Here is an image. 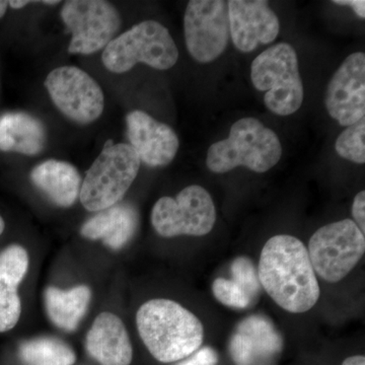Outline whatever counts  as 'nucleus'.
Instances as JSON below:
<instances>
[{"label":"nucleus","mask_w":365,"mask_h":365,"mask_svg":"<svg viewBox=\"0 0 365 365\" xmlns=\"http://www.w3.org/2000/svg\"><path fill=\"white\" fill-rule=\"evenodd\" d=\"M257 271L262 289L288 313H306L318 302V278L306 246L297 237L277 235L269 239Z\"/></svg>","instance_id":"f257e3e1"},{"label":"nucleus","mask_w":365,"mask_h":365,"mask_svg":"<svg viewBox=\"0 0 365 365\" xmlns=\"http://www.w3.org/2000/svg\"><path fill=\"white\" fill-rule=\"evenodd\" d=\"M136 326L148 351L163 364L187 359L203 344L200 319L174 300L144 302L137 312Z\"/></svg>","instance_id":"f03ea898"},{"label":"nucleus","mask_w":365,"mask_h":365,"mask_svg":"<svg viewBox=\"0 0 365 365\" xmlns=\"http://www.w3.org/2000/svg\"><path fill=\"white\" fill-rule=\"evenodd\" d=\"M281 155L282 146L275 132L256 118H242L232 125L228 138L209 148L206 165L215 174L237 167L266 173L277 165Z\"/></svg>","instance_id":"7ed1b4c3"},{"label":"nucleus","mask_w":365,"mask_h":365,"mask_svg":"<svg viewBox=\"0 0 365 365\" xmlns=\"http://www.w3.org/2000/svg\"><path fill=\"white\" fill-rule=\"evenodd\" d=\"M179 51L168 29L157 21H144L117 36L105 48L102 61L113 73H124L144 63L168 71L177 63Z\"/></svg>","instance_id":"20e7f679"},{"label":"nucleus","mask_w":365,"mask_h":365,"mask_svg":"<svg viewBox=\"0 0 365 365\" xmlns=\"http://www.w3.org/2000/svg\"><path fill=\"white\" fill-rule=\"evenodd\" d=\"M140 160L128 143L106 144L81 182L79 200L91 212L112 207L135 181Z\"/></svg>","instance_id":"39448f33"},{"label":"nucleus","mask_w":365,"mask_h":365,"mask_svg":"<svg viewBox=\"0 0 365 365\" xmlns=\"http://www.w3.org/2000/svg\"><path fill=\"white\" fill-rule=\"evenodd\" d=\"M255 88L266 91L264 104L279 116L294 114L304 102V85L294 48L287 43L271 46L255 58L251 67Z\"/></svg>","instance_id":"423d86ee"},{"label":"nucleus","mask_w":365,"mask_h":365,"mask_svg":"<svg viewBox=\"0 0 365 365\" xmlns=\"http://www.w3.org/2000/svg\"><path fill=\"white\" fill-rule=\"evenodd\" d=\"M307 249L316 275L327 282L337 283L361 260L365 237L353 220H343L319 228Z\"/></svg>","instance_id":"0eeeda50"},{"label":"nucleus","mask_w":365,"mask_h":365,"mask_svg":"<svg viewBox=\"0 0 365 365\" xmlns=\"http://www.w3.org/2000/svg\"><path fill=\"white\" fill-rule=\"evenodd\" d=\"M150 218L160 237H203L215 227L216 209L210 194L203 187L191 185L182 189L176 198L158 199Z\"/></svg>","instance_id":"6e6552de"},{"label":"nucleus","mask_w":365,"mask_h":365,"mask_svg":"<svg viewBox=\"0 0 365 365\" xmlns=\"http://www.w3.org/2000/svg\"><path fill=\"white\" fill-rule=\"evenodd\" d=\"M60 16L72 35L71 54L90 55L105 49L116 38L122 24L116 7L104 0L66 1Z\"/></svg>","instance_id":"1a4fd4ad"},{"label":"nucleus","mask_w":365,"mask_h":365,"mask_svg":"<svg viewBox=\"0 0 365 365\" xmlns=\"http://www.w3.org/2000/svg\"><path fill=\"white\" fill-rule=\"evenodd\" d=\"M44 86L62 114L78 124H91L102 116L105 96L88 72L76 66H61L48 74Z\"/></svg>","instance_id":"9d476101"},{"label":"nucleus","mask_w":365,"mask_h":365,"mask_svg":"<svg viewBox=\"0 0 365 365\" xmlns=\"http://www.w3.org/2000/svg\"><path fill=\"white\" fill-rule=\"evenodd\" d=\"M187 50L196 61L210 63L227 49L230 18L225 0H192L184 16Z\"/></svg>","instance_id":"9b49d317"},{"label":"nucleus","mask_w":365,"mask_h":365,"mask_svg":"<svg viewBox=\"0 0 365 365\" xmlns=\"http://www.w3.org/2000/svg\"><path fill=\"white\" fill-rule=\"evenodd\" d=\"M327 111L341 126H351L365 115V54L352 53L329 81Z\"/></svg>","instance_id":"f8f14e48"},{"label":"nucleus","mask_w":365,"mask_h":365,"mask_svg":"<svg viewBox=\"0 0 365 365\" xmlns=\"http://www.w3.org/2000/svg\"><path fill=\"white\" fill-rule=\"evenodd\" d=\"M282 349L280 333L261 314H253L237 324L228 343L235 365H272Z\"/></svg>","instance_id":"ddd939ff"},{"label":"nucleus","mask_w":365,"mask_h":365,"mask_svg":"<svg viewBox=\"0 0 365 365\" xmlns=\"http://www.w3.org/2000/svg\"><path fill=\"white\" fill-rule=\"evenodd\" d=\"M125 122L128 144L140 162L151 168L165 167L176 158L180 141L169 125L140 110L129 112Z\"/></svg>","instance_id":"4468645a"},{"label":"nucleus","mask_w":365,"mask_h":365,"mask_svg":"<svg viewBox=\"0 0 365 365\" xmlns=\"http://www.w3.org/2000/svg\"><path fill=\"white\" fill-rule=\"evenodd\" d=\"M227 6L230 37L240 51L252 52L277 38L279 20L266 0H230Z\"/></svg>","instance_id":"2eb2a0df"},{"label":"nucleus","mask_w":365,"mask_h":365,"mask_svg":"<svg viewBox=\"0 0 365 365\" xmlns=\"http://www.w3.org/2000/svg\"><path fill=\"white\" fill-rule=\"evenodd\" d=\"M88 354L101 365H130L133 348L122 319L112 313L98 314L86 338Z\"/></svg>","instance_id":"dca6fc26"},{"label":"nucleus","mask_w":365,"mask_h":365,"mask_svg":"<svg viewBox=\"0 0 365 365\" xmlns=\"http://www.w3.org/2000/svg\"><path fill=\"white\" fill-rule=\"evenodd\" d=\"M29 270L25 248L11 245L0 253V333L13 330L21 314L19 287Z\"/></svg>","instance_id":"f3484780"},{"label":"nucleus","mask_w":365,"mask_h":365,"mask_svg":"<svg viewBox=\"0 0 365 365\" xmlns=\"http://www.w3.org/2000/svg\"><path fill=\"white\" fill-rule=\"evenodd\" d=\"M138 225L137 209L129 203H117L86 220L81 234L91 241H102L106 247L117 251L133 239Z\"/></svg>","instance_id":"a211bd4d"},{"label":"nucleus","mask_w":365,"mask_h":365,"mask_svg":"<svg viewBox=\"0 0 365 365\" xmlns=\"http://www.w3.org/2000/svg\"><path fill=\"white\" fill-rule=\"evenodd\" d=\"M31 180L55 205L69 208L79 198L81 176L78 169L64 160H48L31 172Z\"/></svg>","instance_id":"6ab92c4d"},{"label":"nucleus","mask_w":365,"mask_h":365,"mask_svg":"<svg viewBox=\"0 0 365 365\" xmlns=\"http://www.w3.org/2000/svg\"><path fill=\"white\" fill-rule=\"evenodd\" d=\"M232 278L218 277L212 283V294L223 306L245 309L256 304L262 292L258 271L248 257H237L230 266Z\"/></svg>","instance_id":"aec40b11"},{"label":"nucleus","mask_w":365,"mask_h":365,"mask_svg":"<svg viewBox=\"0 0 365 365\" xmlns=\"http://www.w3.org/2000/svg\"><path fill=\"white\" fill-rule=\"evenodd\" d=\"M47 132L38 118L25 112L0 116V151L37 155L44 150Z\"/></svg>","instance_id":"412c9836"},{"label":"nucleus","mask_w":365,"mask_h":365,"mask_svg":"<svg viewBox=\"0 0 365 365\" xmlns=\"http://www.w3.org/2000/svg\"><path fill=\"white\" fill-rule=\"evenodd\" d=\"M91 300V290L86 285H78L69 290L49 287L44 292L45 309L50 321L66 332H73L78 328Z\"/></svg>","instance_id":"4be33fe9"},{"label":"nucleus","mask_w":365,"mask_h":365,"mask_svg":"<svg viewBox=\"0 0 365 365\" xmlns=\"http://www.w3.org/2000/svg\"><path fill=\"white\" fill-rule=\"evenodd\" d=\"M24 365H73L76 355L71 346L56 338L26 340L19 347Z\"/></svg>","instance_id":"5701e85b"},{"label":"nucleus","mask_w":365,"mask_h":365,"mask_svg":"<svg viewBox=\"0 0 365 365\" xmlns=\"http://www.w3.org/2000/svg\"><path fill=\"white\" fill-rule=\"evenodd\" d=\"M336 153L341 158L359 165L365 163V119L346 127L335 143Z\"/></svg>","instance_id":"b1692460"},{"label":"nucleus","mask_w":365,"mask_h":365,"mask_svg":"<svg viewBox=\"0 0 365 365\" xmlns=\"http://www.w3.org/2000/svg\"><path fill=\"white\" fill-rule=\"evenodd\" d=\"M218 355L212 347L199 348L187 359L180 360L175 365H217Z\"/></svg>","instance_id":"393cba45"},{"label":"nucleus","mask_w":365,"mask_h":365,"mask_svg":"<svg viewBox=\"0 0 365 365\" xmlns=\"http://www.w3.org/2000/svg\"><path fill=\"white\" fill-rule=\"evenodd\" d=\"M352 216L354 222L362 232H365V192L360 191L355 196L352 204Z\"/></svg>","instance_id":"a878e982"},{"label":"nucleus","mask_w":365,"mask_h":365,"mask_svg":"<svg viewBox=\"0 0 365 365\" xmlns=\"http://www.w3.org/2000/svg\"><path fill=\"white\" fill-rule=\"evenodd\" d=\"M333 2L334 4H338V6H350L360 19L365 18L364 0H335V1Z\"/></svg>","instance_id":"bb28decb"},{"label":"nucleus","mask_w":365,"mask_h":365,"mask_svg":"<svg viewBox=\"0 0 365 365\" xmlns=\"http://www.w3.org/2000/svg\"><path fill=\"white\" fill-rule=\"evenodd\" d=\"M341 365H365V357L364 355H354L346 359Z\"/></svg>","instance_id":"cd10ccee"},{"label":"nucleus","mask_w":365,"mask_h":365,"mask_svg":"<svg viewBox=\"0 0 365 365\" xmlns=\"http://www.w3.org/2000/svg\"><path fill=\"white\" fill-rule=\"evenodd\" d=\"M29 4L30 1H26V0H11L9 1V6L14 9H21L28 6Z\"/></svg>","instance_id":"c85d7f7f"},{"label":"nucleus","mask_w":365,"mask_h":365,"mask_svg":"<svg viewBox=\"0 0 365 365\" xmlns=\"http://www.w3.org/2000/svg\"><path fill=\"white\" fill-rule=\"evenodd\" d=\"M7 7H9V1L0 0V19L6 14Z\"/></svg>","instance_id":"c756f323"},{"label":"nucleus","mask_w":365,"mask_h":365,"mask_svg":"<svg viewBox=\"0 0 365 365\" xmlns=\"http://www.w3.org/2000/svg\"><path fill=\"white\" fill-rule=\"evenodd\" d=\"M4 227H6V223H4V218H2L1 215H0V235H1L2 232H4Z\"/></svg>","instance_id":"7c9ffc66"},{"label":"nucleus","mask_w":365,"mask_h":365,"mask_svg":"<svg viewBox=\"0 0 365 365\" xmlns=\"http://www.w3.org/2000/svg\"><path fill=\"white\" fill-rule=\"evenodd\" d=\"M42 4H47V6H56L59 1H41Z\"/></svg>","instance_id":"2f4dec72"}]
</instances>
